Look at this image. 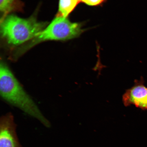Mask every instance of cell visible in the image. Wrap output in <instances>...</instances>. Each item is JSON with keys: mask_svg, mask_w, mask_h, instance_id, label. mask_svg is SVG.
Returning a JSON list of instances; mask_svg holds the SVG:
<instances>
[{"mask_svg": "<svg viewBox=\"0 0 147 147\" xmlns=\"http://www.w3.org/2000/svg\"><path fill=\"white\" fill-rule=\"evenodd\" d=\"M80 3V0H59L58 10L56 16L67 18Z\"/></svg>", "mask_w": 147, "mask_h": 147, "instance_id": "6", "label": "cell"}, {"mask_svg": "<svg viewBox=\"0 0 147 147\" xmlns=\"http://www.w3.org/2000/svg\"><path fill=\"white\" fill-rule=\"evenodd\" d=\"M80 3L90 6H98L104 3L106 0H80Z\"/></svg>", "mask_w": 147, "mask_h": 147, "instance_id": "8", "label": "cell"}, {"mask_svg": "<svg viewBox=\"0 0 147 147\" xmlns=\"http://www.w3.org/2000/svg\"><path fill=\"white\" fill-rule=\"evenodd\" d=\"M47 25V23L38 22L35 16L24 19L8 15L1 19V36L8 45L16 47L32 40Z\"/></svg>", "mask_w": 147, "mask_h": 147, "instance_id": "2", "label": "cell"}, {"mask_svg": "<svg viewBox=\"0 0 147 147\" xmlns=\"http://www.w3.org/2000/svg\"><path fill=\"white\" fill-rule=\"evenodd\" d=\"M122 101L125 107L133 105L141 109H147V88L142 78L136 80L133 87L126 90L123 95Z\"/></svg>", "mask_w": 147, "mask_h": 147, "instance_id": "5", "label": "cell"}, {"mask_svg": "<svg viewBox=\"0 0 147 147\" xmlns=\"http://www.w3.org/2000/svg\"><path fill=\"white\" fill-rule=\"evenodd\" d=\"M13 115L9 113L0 119V147H21Z\"/></svg>", "mask_w": 147, "mask_h": 147, "instance_id": "4", "label": "cell"}, {"mask_svg": "<svg viewBox=\"0 0 147 147\" xmlns=\"http://www.w3.org/2000/svg\"><path fill=\"white\" fill-rule=\"evenodd\" d=\"M82 23L71 22L68 19L56 16L49 24L31 40L27 47L18 51L21 56L27 50L37 44L48 41H67L78 37L85 29L82 28Z\"/></svg>", "mask_w": 147, "mask_h": 147, "instance_id": "3", "label": "cell"}, {"mask_svg": "<svg viewBox=\"0 0 147 147\" xmlns=\"http://www.w3.org/2000/svg\"><path fill=\"white\" fill-rule=\"evenodd\" d=\"M22 3L20 0H0V10L3 14L2 18L10 12L21 9Z\"/></svg>", "mask_w": 147, "mask_h": 147, "instance_id": "7", "label": "cell"}, {"mask_svg": "<svg viewBox=\"0 0 147 147\" xmlns=\"http://www.w3.org/2000/svg\"><path fill=\"white\" fill-rule=\"evenodd\" d=\"M0 93L3 100L9 104L37 119L46 127L51 126L50 122L3 60L0 64Z\"/></svg>", "mask_w": 147, "mask_h": 147, "instance_id": "1", "label": "cell"}]
</instances>
